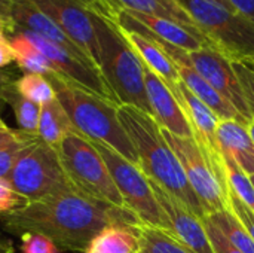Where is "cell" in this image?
<instances>
[{
    "instance_id": "obj_1",
    "label": "cell",
    "mask_w": 254,
    "mask_h": 253,
    "mask_svg": "<svg viewBox=\"0 0 254 253\" xmlns=\"http://www.w3.org/2000/svg\"><path fill=\"white\" fill-rule=\"evenodd\" d=\"M0 224L10 234H40L60 251L82 253L100 231L110 225H143L128 209L86 197L73 185L1 213Z\"/></svg>"
},
{
    "instance_id": "obj_2",
    "label": "cell",
    "mask_w": 254,
    "mask_h": 253,
    "mask_svg": "<svg viewBox=\"0 0 254 253\" xmlns=\"http://www.w3.org/2000/svg\"><path fill=\"white\" fill-rule=\"evenodd\" d=\"M118 113L135 148L138 166L149 180L183 203L198 218H205V212L192 191L176 152L167 143L153 116L132 106H119Z\"/></svg>"
},
{
    "instance_id": "obj_3",
    "label": "cell",
    "mask_w": 254,
    "mask_h": 253,
    "mask_svg": "<svg viewBox=\"0 0 254 253\" xmlns=\"http://www.w3.org/2000/svg\"><path fill=\"white\" fill-rule=\"evenodd\" d=\"M48 79L77 133L92 142L110 146L125 160L138 166L135 148L119 119L118 103L97 95L61 75L52 73L48 75Z\"/></svg>"
},
{
    "instance_id": "obj_4",
    "label": "cell",
    "mask_w": 254,
    "mask_h": 253,
    "mask_svg": "<svg viewBox=\"0 0 254 253\" xmlns=\"http://www.w3.org/2000/svg\"><path fill=\"white\" fill-rule=\"evenodd\" d=\"M98 46V67L119 106H132L149 115L144 85V64L124 36L119 25L92 12Z\"/></svg>"
},
{
    "instance_id": "obj_5",
    "label": "cell",
    "mask_w": 254,
    "mask_h": 253,
    "mask_svg": "<svg viewBox=\"0 0 254 253\" xmlns=\"http://www.w3.org/2000/svg\"><path fill=\"white\" fill-rule=\"evenodd\" d=\"M208 42L232 63L254 58V21L213 0H176Z\"/></svg>"
},
{
    "instance_id": "obj_6",
    "label": "cell",
    "mask_w": 254,
    "mask_h": 253,
    "mask_svg": "<svg viewBox=\"0 0 254 253\" xmlns=\"http://www.w3.org/2000/svg\"><path fill=\"white\" fill-rule=\"evenodd\" d=\"M58 152L71 185L79 192L103 203L125 207L103 157L89 139L73 131L60 143Z\"/></svg>"
},
{
    "instance_id": "obj_7",
    "label": "cell",
    "mask_w": 254,
    "mask_h": 253,
    "mask_svg": "<svg viewBox=\"0 0 254 253\" xmlns=\"http://www.w3.org/2000/svg\"><path fill=\"white\" fill-rule=\"evenodd\" d=\"M7 182L27 201L71 186L58 148L42 142L39 137L22 151Z\"/></svg>"
},
{
    "instance_id": "obj_8",
    "label": "cell",
    "mask_w": 254,
    "mask_h": 253,
    "mask_svg": "<svg viewBox=\"0 0 254 253\" xmlns=\"http://www.w3.org/2000/svg\"><path fill=\"white\" fill-rule=\"evenodd\" d=\"M162 134L176 152L186 179L205 212V216L229 210V194L225 171L211 163L193 137L174 136L167 130H162Z\"/></svg>"
},
{
    "instance_id": "obj_9",
    "label": "cell",
    "mask_w": 254,
    "mask_h": 253,
    "mask_svg": "<svg viewBox=\"0 0 254 253\" xmlns=\"http://www.w3.org/2000/svg\"><path fill=\"white\" fill-rule=\"evenodd\" d=\"M92 143L103 157L112 174V179L124 200V206L129 212H132L144 225L158 227L170 231V222L155 197L149 177L144 174L140 166L129 163L121 154L104 143Z\"/></svg>"
},
{
    "instance_id": "obj_10",
    "label": "cell",
    "mask_w": 254,
    "mask_h": 253,
    "mask_svg": "<svg viewBox=\"0 0 254 253\" xmlns=\"http://www.w3.org/2000/svg\"><path fill=\"white\" fill-rule=\"evenodd\" d=\"M186 60L196 73H199L219 94L234 104V107L247 122L253 119L249 112L238 76L229 58H226L213 46H204L198 51L186 52Z\"/></svg>"
},
{
    "instance_id": "obj_11",
    "label": "cell",
    "mask_w": 254,
    "mask_h": 253,
    "mask_svg": "<svg viewBox=\"0 0 254 253\" xmlns=\"http://www.w3.org/2000/svg\"><path fill=\"white\" fill-rule=\"evenodd\" d=\"M51 16L71 37L85 55L98 67V46L92 24V12L76 0H30ZM100 69V67H98Z\"/></svg>"
},
{
    "instance_id": "obj_12",
    "label": "cell",
    "mask_w": 254,
    "mask_h": 253,
    "mask_svg": "<svg viewBox=\"0 0 254 253\" xmlns=\"http://www.w3.org/2000/svg\"><path fill=\"white\" fill-rule=\"evenodd\" d=\"M150 185L170 222V233L192 253H214L204 221L190 212L183 203L164 191L159 185L152 180Z\"/></svg>"
},
{
    "instance_id": "obj_13",
    "label": "cell",
    "mask_w": 254,
    "mask_h": 253,
    "mask_svg": "<svg viewBox=\"0 0 254 253\" xmlns=\"http://www.w3.org/2000/svg\"><path fill=\"white\" fill-rule=\"evenodd\" d=\"M144 85L153 119L162 130L180 137H193L190 124L180 106V101L170 86L150 69L144 66Z\"/></svg>"
},
{
    "instance_id": "obj_14",
    "label": "cell",
    "mask_w": 254,
    "mask_h": 253,
    "mask_svg": "<svg viewBox=\"0 0 254 253\" xmlns=\"http://www.w3.org/2000/svg\"><path fill=\"white\" fill-rule=\"evenodd\" d=\"M13 28L33 31V33L42 36L43 39H46V40H49V42L61 46V48H64V49L82 57V58L89 60L85 55V52L76 45V42L64 33V30L61 27L51 16H48L45 12H42L30 0H15V3L12 4L10 24H9V28L6 33H9Z\"/></svg>"
},
{
    "instance_id": "obj_15",
    "label": "cell",
    "mask_w": 254,
    "mask_h": 253,
    "mask_svg": "<svg viewBox=\"0 0 254 253\" xmlns=\"http://www.w3.org/2000/svg\"><path fill=\"white\" fill-rule=\"evenodd\" d=\"M125 12L129 13L135 21H138L143 27H146L152 34H155L161 40L168 42V43H171L177 48H182L188 52L198 51L204 46H213L202 33L192 30L177 21L167 19L162 16L138 13V12H129V10H125Z\"/></svg>"
},
{
    "instance_id": "obj_16",
    "label": "cell",
    "mask_w": 254,
    "mask_h": 253,
    "mask_svg": "<svg viewBox=\"0 0 254 253\" xmlns=\"http://www.w3.org/2000/svg\"><path fill=\"white\" fill-rule=\"evenodd\" d=\"M121 30H122L124 36L127 37V40L134 48V51L137 52V55L140 57V60L143 61V64L147 69H150L155 75H158L170 86V89L173 92H176L182 79L179 76L174 61L164 51V48L149 36H144V34L135 33V31H128L124 28H121Z\"/></svg>"
},
{
    "instance_id": "obj_17",
    "label": "cell",
    "mask_w": 254,
    "mask_h": 253,
    "mask_svg": "<svg viewBox=\"0 0 254 253\" xmlns=\"http://www.w3.org/2000/svg\"><path fill=\"white\" fill-rule=\"evenodd\" d=\"M220 152L231 157L249 176H254V142L247 125L235 119H223L217 125Z\"/></svg>"
},
{
    "instance_id": "obj_18",
    "label": "cell",
    "mask_w": 254,
    "mask_h": 253,
    "mask_svg": "<svg viewBox=\"0 0 254 253\" xmlns=\"http://www.w3.org/2000/svg\"><path fill=\"white\" fill-rule=\"evenodd\" d=\"M83 253H138V227L110 225L89 242Z\"/></svg>"
},
{
    "instance_id": "obj_19",
    "label": "cell",
    "mask_w": 254,
    "mask_h": 253,
    "mask_svg": "<svg viewBox=\"0 0 254 253\" xmlns=\"http://www.w3.org/2000/svg\"><path fill=\"white\" fill-rule=\"evenodd\" d=\"M76 131L67 112L61 103L55 98L42 106L37 137L52 146H60V143L70 134Z\"/></svg>"
},
{
    "instance_id": "obj_20",
    "label": "cell",
    "mask_w": 254,
    "mask_h": 253,
    "mask_svg": "<svg viewBox=\"0 0 254 253\" xmlns=\"http://www.w3.org/2000/svg\"><path fill=\"white\" fill-rule=\"evenodd\" d=\"M116 9H124L129 12H138L153 16H162L167 19L177 21L192 30H196L195 22L189 13L176 0H109ZM201 33V31H199Z\"/></svg>"
},
{
    "instance_id": "obj_21",
    "label": "cell",
    "mask_w": 254,
    "mask_h": 253,
    "mask_svg": "<svg viewBox=\"0 0 254 253\" xmlns=\"http://www.w3.org/2000/svg\"><path fill=\"white\" fill-rule=\"evenodd\" d=\"M4 101L9 104L15 113L18 127L21 131L34 134L37 136V128H39V119H40V110L42 106L25 98L21 95L15 86V81H12L6 89H4Z\"/></svg>"
},
{
    "instance_id": "obj_22",
    "label": "cell",
    "mask_w": 254,
    "mask_h": 253,
    "mask_svg": "<svg viewBox=\"0 0 254 253\" xmlns=\"http://www.w3.org/2000/svg\"><path fill=\"white\" fill-rule=\"evenodd\" d=\"M138 253H192L168 230L150 225L138 227Z\"/></svg>"
},
{
    "instance_id": "obj_23",
    "label": "cell",
    "mask_w": 254,
    "mask_h": 253,
    "mask_svg": "<svg viewBox=\"0 0 254 253\" xmlns=\"http://www.w3.org/2000/svg\"><path fill=\"white\" fill-rule=\"evenodd\" d=\"M9 40L15 51V63L24 73H37L45 76L55 73L51 63L21 33H12Z\"/></svg>"
},
{
    "instance_id": "obj_24",
    "label": "cell",
    "mask_w": 254,
    "mask_h": 253,
    "mask_svg": "<svg viewBox=\"0 0 254 253\" xmlns=\"http://www.w3.org/2000/svg\"><path fill=\"white\" fill-rule=\"evenodd\" d=\"M205 218H208L240 252L254 253V239L231 210L216 212Z\"/></svg>"
},
{
    "instance_id": "obj_25",
    "label": "cell",
    "mask_w": 254,
    "mask_h": 253,
    "mask_svg": "<svg viewBox=\"0 0 254 253\" xmlns=\"http://www.w3.org/2000/svg\"><path fill=\"white\" fill-rule=\"evenodd\" d=\"M222 157H223V171H225L228 192H232L254 212V185L252 177L246 171H243L231 157L223 154Z\"/></svg>"
},
{
    "instance_id": "obj_26",
    "label": "cell",
    "mask_w": 254,
    "mask_h": 253,
    "mask_svg": "<svg viewBox=\"0 0 254 253\" xmlns=\"http://www.w3.org/2000/svg\"><path fill=\"white\" fill-rule=\"evenodd\" d=\"M15 86L21 95L25 98L43 106L57 98L55 89L45 75L37 73H24L21 78L15 79Z\"/></svg>"
},
{
    "instance_id": "obj_27",
    "label": "cell",
    "mask_w": 254,
    "mask_h": 253,
    "mask_svg": "<svg viewBox=\"0 0 254 253\" xmlns=\"http://www.w3.org/2000/svg\"><path fill=\"white\" fill-rule=\"evenodd\" d=\"M232 66L238 76L240 85L243 88V94H244L249 112L254 119V63L252 60H244V61L232 63Z\"/></svg>"
},
{
    "instance_id": "obj_28",
    "label": "cell",
    "mask_w": 254,
    "mask_h": 253,
    "mask_svg": "<svg viewBox=\"0 0 254 253\" xmlns=\"http://www.w3.org/2000/svg\"><path fill=\"white\" fill-rule=\"evenodd\" d=\"M34 140H30V142H16V143L7 145L4 148H0V179H3V180H7L9 179L10 171H12L15 163L18 161L19 155Z\"/></svg>"
},
{
    "instance_id": "obj_29",
    "label": "cell",
    "mask_w": 254,
    "mask_h": 253,
    "mask_svg": "<svg viewBox=\"0 0 254 253\" xmlns=\"http://www.w3.org/2000/svg\"><path fill=\"white\" fill-rule=\"evenodd\" d=\"M22 253H61V251L45 236L27 233L21 236Z\"/></svg>"
},
{
    "instance_id": "obj_30",
    "label": "cell",
    "mask_w": 254,
    "mask_h": 253,
    "mask_svg": "<svg viewBox=\"0 0 254 253\" xmlns=\"http://www.w3.org/2000/svg\"><path fill=\"white\" fill-rule=\"evenodd\" d=\"M27 203L28 201L24 197H21L7 180L0 179V215L21 209Z\"/></svg>"
},
{
    "instance_id": "obj_31",
    "label": "cell",
    "mask_w": 254,
    "mask_h": 253,
    "mask_svg": "<svg viewBox=\"0 0 254 253\" xmlns=\"http://www.w3.org/2000/svg\"><path fill=\"white\" fill-rule=\"evenodd\" d=\"M204 221V225H205V230H207V234L210 237V242H211V246H213V251L214 253H243L240 252L223 234L222 231L208 219V218H202Z\"/></svg>"
},
{
    "instance_id": "obj_32",
    "label": "cell",
    "mask_w": 254,
    "mask_h": 253,
    "mask_svg": "<svg viewBox=\"0 0 254 253\" xmlns=\"http://www.w3.org/2000/svg\"><path fill=\"white\" fill-rule=\"evenodd\" d=\"M228 194H229V210L240 219V222L247 228V231L254 239V212L232 192Z\"/></svg>"
},
{
    "instance_id": "obj_33",
    "label": "cell",
    "mask_w": 254,
    "mask_h": 253,
    "mask_svg": "<svg viewBox=\"0 0 254 253\" xmlns=\"http://www.w3.org/2000/svg\"><path fill=\"white\" fill-rule=\"evenodd\" d=\"M36 137L37 136L24 133L19 128L18 130L10 128L0 118V148H4V146H7L10 143H16V142H30V140H34Z\"/></svg>"
},
{
    "instance_id": "obj_34",
    "label": "cell",
    "mask_w": 254,
    "mask_h": 253,
    "mask_svg": "<svg viewBox=\"0 0 254 253\" xmlns=\"http://www.w3.org/2000/svg\"><path fill=\"white\" fill-rule=\"evenodd\" d=\"M10 63H15V51L6 34H0V70Z\"/></svg>"
},
{
    "instance_id": "obj_35",
    "label": "cell",
    "mask_w": 254,
    "mask_h": 253,
    "mask_svg": "<svg viewBox=\"0 0 254 253\" xmlns=\"http://www.w3.org/2000/svg\"><path fill=\"white\" fill-rule=\"evenodd\" d=\"M235 10L254 21V0H228Z\"/></svg>"
},
{
    "instance_id": "obj_36",
    "label": "cell",
    "mask_w": 254,
    "mask_h": 253,
    "mask_svg": "<svg viewBox=\"0 0 254 253\" xmlns=\"http://www.w3.org/2000/svg\"><path fill=\"white\" fill-rule=\"evenodd\" d=\"M12 81H15V79L12 78V75H10L9 72L0 70V112H1L3 107L6 106V101H4V89H6V86H7Z\"/></svg>"
},
{
    "instance_id": "obj_37",
    "label": "cell",
    "mask_w": 254,
    "mask_h": 253,
    "mask_svg": "<svg viewBox=\"0 0 254 253\" xmlns=\"http://www.w3.org/2000/svg\"><path fill=\"white\" fill-rule=\"evenodd\" d=\"M13 3H15V0H0V16L6 21L7 28H9V24H10V9H12Z\"/></svg>"
},
{
    "instance_id": "obj_38",
    "label": "cell",
    "mask_w": 254,
    "mask_h": 253,
    "mask_svg": "<svg viewBox=\"0 0 254 253\" xmlns=\"http://www.w3.org/2000/svg\"><path fill=\"white\" fill-rule=\"evenodd\" d=\"M0 253H15V248L10 240L0 237Z\"/></svg>"
},
{
    "instance_id": "obj_39",
    "label": "cell",
    "mask_w": 254,
    "mask_h": 253,
    "mask_svg": "<svg viewBox=\"0 0 254 253\" xmlns=\"http://www.w3.org/2000/svg\"><path fill=\"white\" fill-rule=\"evenodd\" d=\"M6 30H7V24H6V21L0 16V34H6Z\"/></svg>"
},
{
    "instance_id": "obj_40",
    "label": "cell",
    "mask_w": 254,
    "mask_h": 253,
    "mask_svg": "<svg viewBox=\"0 0 254 253\" xmlns=\"http://www.w3.org/2000/svg\"><path fill=\"white\" fill-rule=\"evenodd\" d=\"M247 130H249V133H250V136H252V139H253L254 142V119H252V121L247 124Z\"/></svg>"
},
{
    "instance_id": "obj_41",
    "label": "cell",
    "mask_w": 254,
    "mask_h": 253,
    "mask_svg": "<svg viewBox=\"0 0 254 253\" xmlns=\"http://www.w3.org/2000/svg\"><path fill=\"white\" fill-rule=\"evenodd\" d=\"M213 1H217V3H220V4H223V6H228V7H232V4L228 1V0H213ZM234 9V7H232Z\"/></svg>"
},
{
    "instance_id": "obj_42",
    "label": "cell",
    "mask_w": 254,
    "mask_h": 253,
    "mask_svg": "<svg viewBox=\"0 0 254 253\" xmlns=\"http://www.w3.org/2000/svg\"><path fill=\"white\" fill-rule=\"evenodd\" d=\"M252 177V182H253V185H254V176H250Z\"/></svg>"
},
{
    "instance_id": "obj_43",
    "label": "cell",
    "mask_w": 254,
    "mask_h": 253,
    "mask_svg": "<svg viewBox=\"0 0 254 253\" xmlns=\"http://www.w3.org/2000/svg\"><path fill=\"white\" fill-rule=\"evenodd\" d=\"M252 61H253V63H254V58H252Z\"/></svg>"
}]
</instances>
